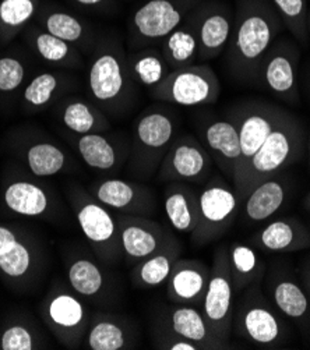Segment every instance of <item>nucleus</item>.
<instances>
[{
	"label": "nucleus",
	"instance_id": "nucleus-44",
	"mask_svg": "<svg viewBox=\"0 0 310 350\" xmlns=\"http://www.w3.org/2000/svg\"><path fill=\"white\" fill-rule=\"evenodd\" d=\"M73 2L77 6L88 10H101L109 5V0H73Z\"/></svg>",
	"mask_w": 310,
	"mask_h": 350
},
{
	"label": "nucleus",
	"instance_id": "nucleus-34",
	"mask_svg": "<svg viewBox=\"0 0 310 350\" xmlns=\"http://www.w3.org/2000/svg\"><path fill=\"white\" fill-rule=\"evenodd\" d=\"M161 53L170 70L194 64L198 57V45L194 29L188 20L161 41Z\"/></svg>",
	"mask_w": 310,
	"mask_h": 350
},
{
	"label": "nucleus",
	"instance_id": "nucleus-29",
	"mask_svg": "<svg viewBox=\"0 0 310 350\" xmlns=\"http://www.w3.org/2000/svg\"><path fill=\"white\" fill-rule=\"evenodd\" d=\"M164 208L170 226L192 234L198 221V194L185 182H169L164 190Z\"/></svg>",
	"mask_w": 310,
	"mask_h": 350
},
{
	"label": "nucleus",
	"instance_id": "nucleus-23",
	"mask_svg": "<svg viewBox=\"0 0 310 350\" xmlns=\"http://www.w3.org/2000/svg\"><path fill=\"white\" fill-rule=\"evenodd\" d=\"M139 340L130 320L111 312L91 314L90 325L83 340L88 350H129Z\"/></svg>",
	"mask_w": 310,
	"mask_h": 350
},
{
	"label": "nucleus",
	"instance_id": "nucleus-35",
	"mask_svg": "<svg viewBox=\"0 0 310 350\" xmlns=\"http://www.w3.org/2000/svg\"><path fill=\"white\" fill-rule=\"evenodd\" d=\"M28 40L32 49L49 64L75 67L81 63V56L75 45L55 37V35L47 32L40 25H34L29 28Z\"/></svg>",
	"mask_w": 310,
	"mask_h": 350
},
{
	"label": "nucleus",
	"instance_id": "nucleus-26",
	"mask_svg": "<svg viewBox=\"0 0 310 350\" xmlns=\"http://www.w3.org/2000/svg\"><path fill=\"white\" fill-rule=\"evenodd\" d=\"M5 204L12 213L28 218H49L56 214L53 194L40 182L14 180L5 190Z\"/></svg>",
	"mask_w": 310,
	"mask_h": 350
},
{
	"label": "nucleus",
	"instance_id": "nucleus-1",
	"mask_svg": "<svg viewBox=\"0 0 310 350\" xmlns=\"http://www.w3.org/2000/svg\"><path fill=\"white\" fill-rule=\"evenodd\" d=\"M233 28L227 46L231 76L259 83L260 64L283 31V20L270 0H236Z\"/></svg>",
	"mask_w": 310,
	"mask_h": 350
},
{
	"label": "nucleus",
	"instance_id": "nucleus-14",
	"mask_svg": "<svg viewBox=\"0 0 310 350\" xmlns=\"http://www.w3.org/2000/svg\"><path fill=\"white\" fill-rule=\"evenodd\" d=\"M214 161L200 139L192 134L178 135L164 157L157 179L159 182L201 183L209 180Z\"/></svg>",
	"mask_w": 310,
	"mask_h": 350
},
{
	"label": "nucleus",
	"instance_id": "nucleus-2",
	"mask_svg": "<svg viewBox=\"0 0 310 350\" xmlns=\"http://www.w3.org/2000/svg\"><path fill=\"white\" fill-rule=\"evenodd\" d=\"M88 91L102 112L126 115L135 102V81L119 41L107 38L95 46L88 68Z\"/></svg>",
	"mask_w": 310,
	"mask_h": 350
},
{
	"label": "nucleus",
	"instance_id": "nucleus-16",
	"mask_svg": "<svg viewBox=\"0 0 310 350\" xmlns=\"http://www.w3.org/2000/svg\"><path fill=\"white\" fill-rule=\"evenodd\" d=\"M88 191L111 211L120 215L151 217L157 211V200L150 187L116 178L95 182Z\"/></svg>",
	"mask_w": 310,
	"mask_h": 350
},
{
	"label": "nucleus",
	"instance_id": "nucleus-8",
	"mask_svg": "<svg viewBox=\"0 0 310 350\" xmlns=\"http://www.w3.org/2000/svg\"><path fill=\"white\" fill-rule=\"evenodd\" d=\"M203 0H147L131 14L127 25L130 52L154 46L175 28Z\"/></svg>",
	"mask_w": 310,
	"mask_h": 350
},
{
	"label": "nucleus",
	"instance_id": "nucleus-20",
	"mask_svg": "<svg viewBox=\"0 0 310 350\" xmlns=\"http://www.w3.org/2000/svg\"><path fill=\"white\" fill-rule=\"evenodd\" d=\"M73 144L81 161L88 167L102 173L119 172L130 158L131 144L123 134H83L75 139Z\"/></svg>",
	"mask_w": 310,
	"mask_h": 350
},
{
	"label": "nucleus",
	"instance_id": "nucleus-21",
	"mask_svg": "<svg viewBox=\"0 0 310 350\" xmlns=\"http://www.w3.org/2000/svg\"><path fill=\"white\" fill-rule=\"evenodd\" d=\"M288 193V183L280 173L260 182L240 201V221L246 226L268 222L287 204Z\"/></svg>",
	"mask_w": 310,
	"mask_h": 350
},
{
	"label": "nucleus",
	"instance_id": "nucleus-22",
	"mask_svg": "<svg viewBox=\"0 0 310 350\" xmlns=\"http://www.w3.org/2000/svg\"><path fill=\"white\" fill-rule=\"evenodd\" d=\"M249 241L264 253H295L310 249V232L298 218L284 217L266 222Z\"/></svg>",
	"mask_w": 310,
	"mask_h": 350
},
{
	"label": "nucleus",
	"instance_id": "nucleus-39",
	"mask_svg": "<svg viewBox=\"0 0 310 350\" xmlns=\"http://www.w3.org/2000/svg\"><path fill=\"white\" fill-rule=\"evenodd\" d=\"M270 2L279 12L284 27L294 35V38L299 44L307 45L309 0H270Z\"/></svg>",
	"mask_w": 310,
	"mask_h": 350
},
{
	"label": "nucleus",
	"instance_id": "nucleus-46",
	"mask_svg": "<svg viewBox=\"0 0 310 350\" xmlns=\"http://www.w3.org/2000/svg\"><path fill=\"white\" fill-rule=\"evenodd\" d=\"M307 33H309V41H310V9H309V14H307Z\"/></svg>",
	"mask_w": 310,
	"mask_h": 350
},
{
	"label": "nucleus",
	"instance_id": "nucleus-19",
	"mask_svg": "<svg viewBox=\"0 0 310 350\" xmlns=\"http://www.w3.org/2000/svg\"><path fill=\"white\" fill-rule=\"evenodd\" d=\"M197 129L201 143L211 155L214 163L222 170L227 179L233 180L235 172L242 158L239 133L233 122L228 118H205L197 124Z\"/></svg>",
	"mask_w": 310,
	"mask_h": 350
},
{
	"label": "nucleus",
	"instance_id": "nucleus-33",
	"mask_svg": "<svg viewBox=\"0 0 310 350\" xmlns=\"http://www.w3.org/2000/svg\"><path fill=\"white\" fill-rule=\"evenodd\" d=\"M24 162L36 178H51L64 172L68 155L49 139H32L24 151Z\"/></svg>",
	"mask_w": 310,
	"mask_h": 350
},
{
	"label": "nucleus",
	"instance_id": "nucleus-7",
	"mask_svg": "<svg viewBox=\"0 0 310 350\" xmlns=\"http://www.w3.org/2000/svg\"><path fill=\"white\" fill-rule=\"evenodd\" d=\"M240 200L227 179L214 174L198 194V221L193 230L192 244L203 247L220 240L239 215Z\"/></svg>",
	"mask_w": 310,
	"mask_h": 350
},
{
	"label": "nucleus",
	"instance_id": "nucleus-38",
	"mask_svg": "<svg viewBox=\"0 0 310 350\" xmlns=\"http://www.w3.org/2000/svg\"><path fill=\"white\" fill-rule=\"evenodd\" d=\"M67 77L60 73L45 72L34 77L24 90V102L32 112L45 109L51 102L63 92Z\"/></svg>",
	"mask_w": 310,
	"mask_h": 350
},
{
	"label": "nucleus",
	"instance_id": "nucleus-10",
	"mask_svg": "<svg viewBox=\"0 0 310 350\" xmlns=\"http://www.w3.org/2000/svg\"><path fill=\"white\" fill-rule=\"evenodd\" d=\"M220 92V80L213 67L192 64L170 70V73L150 94L155 100L190 108L216 103Z\"/></svg>",
	"mask_w": 310,
	"mask_h": 350
},
{
	"label": "nucleus",
	"instance_id": "nucleus-37",
	"mask_svg": "<svg viewBox=\"0 0 310 350\" xmlns=\"http://www.w3.org/2000/svg\"><path fill=\"white\" fill-rule=\"evenodd\" d=\"M38 23L42 29L72 45H87L94 38L90 27L80 17L63 10L42 12L38 16Z\"/></svg>",
	"mask_w": 310,
	"mask_h": 350
},
{
	"label": "nucleus",
	"instance_id": "nucleus-3",
	"mask_svg": "<svg viewBox=\"0 0 310 350\" xmlns=\"http://www.w3.org/2000/svg\"><path fill=\"white\" fill-rule=\"evenodd\" d=\"M306 135L302 122L289 111L277 124L245 169L233 178V187L242 201L260 182L275 176L298 162L305 152Z\"/></svg>",
	"mask_w": 310,
	"mask_h": 350
},
{
	"label": "nucleus",
	"instance_id": "nucleus-48",
	"mask_svg": "<svg viewBox=\"0 0 310 350\" xmlns=\"http://www.w3.org/2000/svg\"><path fill=\"white\" fill-rule=\"evenodd\" d=\"M307 289H309V296H310V281H309V284H307Z\"/></svg>",
	"mask_w": 310,
	"mask_h": 350
},
{
	"label": "nucleus",
	"instance_id": "nucleus-25",
	"mask_svg": "<svg viewBox=\"0 0 310 350\" xmlns=\"http://www.w3.org/2000/svg\"><path fill=\"white\" fill-rule=\"evenodd\" d=\"M161 324L174 334L196 343L201 350L231 347L214 335L198 307L174 304V307L168 310L166 316H164Z\"/></svg>",
	"mask_w": 310,
	"mask_h": 350
},
{
	"label": "nucleus",
	"instance_id": "nucleus-43",
	"mask_svg": "<svg viewBox=\"0 0 310 350\" xmlns=\"http://www.w3.org/2000/svg\"><path fill=\"white\" fill-rule=\"evenodd\" d=\"M154 346L155 349L164 350H201L200 346L169 331L162 324L158 325V329L155 332Z\"/></svg>",
	"mask_w": 310,
	"mask_h": 350
},
{
	"label": "nucleus",
	"instance_id": "nucleus-32",
	"mask_svg": "<svg viewBox=\"0 0 310 350\" xmlns=\"http://www.w3.org/2000/svg\"><path fill=\"white\" fill-rule=\"evenodd\" d=\"M268 299L283 316L292 321H303L309 314V296L292 278L272 275L268 281Z\"/></svg>",
	"mask_w": 310,
	"mask_h": 350
},
{
	"label": "nucleus",
	"instance_id": "nucleus-31",
	"mask_svg": "<svg viewBox=\"0 0 310 350\" xmlns=\"http://www.w3.org/2000/svg\"><path fill=\"white\" fill-rule=\"evenodd\" d=\"M228 258L235 295H240L253 284H260L267 267L257 249L250 244L233 241L228 246Z\"/></svg>",
	"mask_w": 310,
	"mask_h": 350
},
{
	"label": "nucleus",
	"instance_id": "nucleus-12",
	"mask_svg": "<svg viewBox=\"0 0 310 350\" xmlns=\"http://www.w3.org/2000/svg\"><path fill=\"white\" fill-rule=\"evenodd\" d=\"M287 112V109L279 107V105L263 100H249L239 103L227 115L237 129L240 151H242V158H240L235 176L245 169Z\"/></svg>",
	"mask_w": 310,
	"mask_h": 350
},
{
	"label": "nucleus",
	"instance_id": "nucleus-30",
	"mask_svg": "<svg viewBox=\"0 0 310 350\" xmlns=\"http://www.w3.org/2000/svg\"><path fill=\"white\" fill-rule=\"evenodd\" d=\"M57 118L68 131L77 135L105 133L111 127L109 120L96 105L81 98H68L62 102Z\"/></svg>",
	"mask_w": 310,
	"mask_h": 350
},
{
	"label": "nucleus",
	"instance_id": "nucleus-24",
	"mask_svg": "<svg viewBox=\"0 0 310 350\" xmlns=\"http://www.w3.org/2000/svg\"><path fill=\"white\" fill-rule=\"evenodd\" d=\"M211 267L200 260L179 258L166 281V296L174 304L201 307Z\"/></svg>",
	"mask_w": 310,
	"mask_h": 350
},
{
	"label": "nucleus",
	"instance_id": "nucleus-27",
	"mask_svg": "<svg viewBox=\"0 0 310 350\" xmlns=\"http://www.w3.org/2000/svg\"><path fill=\"white\" fill-rule=\"evenodd\" d=\"M181 256L182 244L174 234H170L158 252L131 267L130 278L133 285L137 289H153L166 284Z\"/></svg>",
	"mask_w": 310,
	"mask_h": 350
},
{
	"label": "nucleus",
	"instance_id": "nucleus-6",
	"mask_svg": "<svg viewBox=\"0 0 310 350\" xmlns=\"http://www.w3.org/2000/svg\"><path fill=\"white\" fill-rule=\"evenodd\" d=\"M67 198L96 258L105 265H116L123 256L118 221L111 209L79 185L67 189Z\"/></svg>",
	"mask_w": 310,
	"mask_h": 350
},
{
	"label": "nucleus",
	"instance_id": "nucleus-17",
	"mask_svg": "<svg viewBox=\"0 0 310 350\" xmlns=\"http://www.w3.org/2000/svg\"><path fill=\"white\" fill-rule=\"evenodd\" d=\"M36 239L27 240L12 228L0 225V272L12 281L36 282L42 271V253Z\"/></svg>",
	"mask_w": 310,
	"mask_h": 350
},
{
	"label": "nucleus",
	"instance_id": "nucleus-9",
	"mask_svg": "<svg viewBox=\"0 0 310 350\" xmlns=\"http://www.w3.org/2000/svg\"><path fill=\"white\" fill-rule=\"evenodd\" d=\"M41 317L57 342L68 349L83 346L91 312L86 300L70 286H53L40 306Z\"/></svg>",
	"mask_w": 310,
	"mask_h": 350
},
{
	"label": "nucleus",
	"instance_id": "nucleus-5",
	"mask_svg": "<svg viewBox=\"0 0 310 350\" xmlns=\"http://www.w3.org/2000/svg\"><path fill=\"white\" fill-rule=\"evenodd\" d=\"M232 331L256 346L274 349L285 343L288 327L279 310L264 295L260 284L240 293L233 307Z\"/></svg>",
	"mask_w": 310,
	"mask_h": 350
},
{
	"label": "nucleus",
	"instance_id": "nucleus-28",
	"mask_svg": "<svg viewBox=\"0 0 310 350\" xmlns=\"http://www.w3.org/2000/svg\"><path fill=\"white\" fill-rule=\"evenodd\" d=\"M67 282L87 301L102 300L109 295L111 279L101 264L90 256L77 254L67 262Z\"/></svg>",
	"mask_w": 310,
	"mask_h": 350
},
{
	"label": "nucleus",
	"instance_id": "nucleus-4",
	"mask_svg": "<svg viewBox=\"0 0 310 350\" xmlns=\"http://www.w3.org/2000/svg\"><path fill=\"white\" fill-rule=\"evenodd\" d=\"M175 113L162 107H151L134 120L127 169L135 179L153 178L178 137Z\"/></svg>",
	"mask_w": 310,
	"mask_h": 350
},
{
	"label": "nucleus",
	"instance_id": "nucleus-49",
	"mask_svg": "<svg viewBox=\"0 0 310 350\" xmlns=\"http://www.w3.org/2000/svg\"><path fill=\"white\" fill-rule=\"evenodd\" d=\"M309 2H310V0H309Z\"/></svg>",
	"mask_w": 310,
	"mask_h": 350
},
{
	"label": "nucleus",
	"instance_id": "nucleus-15",
	"mask_svg": "<svg viewBox=\"0 0 310 350\" xmlns=\"http://www.w3.org/2000/svg\"><path fill=\"white\" fill-rule=\"evenodd\" d=\"M299 56L300 52L294 42L288 40L275 41L264 55L259 72V83L275 98L291 105H298L300 99L298 87Z\"/></svg>",
	"mask_w": 310,
	"mask_h": 350
},
{
	"label": "nucleus",
	"instance_id": "nucleus-42",
	"mask_svg": "<svg viewBox=\"0 0 310 350\" xmlns=\"http://www.w3.org/2000/svg\"><path fill=\"white\" fill-rule=\"evenodd\" d=\"M25 79V67L16 57L0 59V91H14Z\"/></svg>",
	"mask_w": 310,
	"mask_h": 350
},
{
	"label": "nucleus",
	"instance_id": "nucleus-13",
	"mask_svg": "<svg viewBox=\"0 0 310 350\" xmlns=\"http://www.w3.org/2000/svg\"><path fill=\"white\" fill-rule=\"evenodd\" d=\"M233 14L231 5L224 0H203L190 12L186 20L196 33L198 60H213L227 49L233 28Z\"/></svg>",
	"mask_w": 310,
	"mask_h": 350
},
{
	"label": "nucleus",
	"instance_id": "nucleus-45",
	"mask_svg": "<svg viewBox=\"0 0 310 350\" xmlns=\"http://www.w3.org/2000/svg\"><path fill=\"white\" fill-rule=\"evenodd\" d=\"M303 205H305V208L307 209V211L310 213V191L307 193V196L305 197V200H303Z\"/></svg>",
	"mask_w": 310,
	"mask_h": 350
},
{
	"label": "nucleus",
	"instance_id": "nucleus-40",
	"mask_svg": "<svg viewBox=\"0 0 310 350\" xmlns=\"http://www.w3.org/2000/svg\"><path fill=\"white\" fill-rule=\"evenodd\" d=\"M2 350H36L42 349V338L36 325L12 324L0 336Z\"/></svg>",
	"mask_w": 310,
	"mask_h": 350
},
{
	"label": "nucleus",
	"instance_id": "nucleus-41",
	"mask_svg": "<svg viewBox=\"0 0 310 350\" xmlns=\"http://www.w3.org/2000/svg\"><path fill=\"white\" fill-rule=\"evenodd\" d=\"M38 5L40 0H2L0 23L10 31H18L36 17Z\"/></svg>",
	"mask_w": 310,
	"mask_h": 350
},
{
	"label": "nucleus",
	"instance_id": "nucleus-18",
	"mask_svg": "<svg viewBox=\"0 0 310 350\" xmlns=\"http://www.w3.org/2000/svg\"><path fill=\"white\" fill-rule=\"evenodd\" d=\"M122 256L127 265L137 262L158 252L170 237V232L148 217L116 215Z\"/></svg>",
	"mask_w": 310,
	"mask_h": 350
},
{
	"label": "nucleus",
	"instance_id": "nucleus-47",
	"mask_svg": "<svg viewBox=\"0 0 310 350\" xmlns=\"http://www.w3.org/2000/svg\"><path fill=\"white\" fill-rule=\"evenodd\" d=\"M307 151H309V163H310V134L307 135Z\"/></svg>",
	"mask_w": 310,
	"mask_h": 350
},
{
	"label": "nucleus",
	"instance_id": "nucleus-36",
	"mask_svg": "<svg viewBox=\"0 0 310 350\" xmlns=\"http://www.w3.org/2000/svg\"><path fill=\"white\" fill-rule=\"evenodd\" d=\"M126 60L135 84L150 88V91L170 73L161 51L154 46L130 52L126 55Z\"/></svg>",
	"mask_w": 310,
	"mask_h": 350
},
{
	"label": "nucleus",
	"instance_id": "nucleus-11",
	"mask_svg": "<svg viewBox=\"0 0 310 350\" xmlns=\"http://www.w3.org/2000/svg\"><path fill=\"white\" fill-rule=\"evenodd\" d=\"M233 299L235 291L231 278L228 246H220L214 253L209 285L200 310L214 335L228 346H232L229 338L233 323Z\"/></svg>",
	"mask_w": 310,
	"mask_h": 350
}]
</instances>
